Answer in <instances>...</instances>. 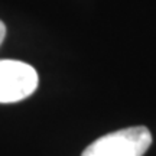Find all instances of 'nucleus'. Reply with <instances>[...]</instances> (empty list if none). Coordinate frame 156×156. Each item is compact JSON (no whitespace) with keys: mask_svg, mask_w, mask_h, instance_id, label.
Here are the masks:
<instances>
[{"mask_svg":"<svg viewBox=\"0 0 156 156\" xmlns=\"http://www.w3.org/2000/svg\"><path fill=\"white\" fill-rule=\"evenodd\" d=\"M152 145L145 126H134L104 134L85 147L81 156H143Z\"/></svg>","mask_w":156,"mask_h":156,"instance_id":"nucleus-1","label":"nucleus"},{"mask_svg":"<svg viewBox=\"0 0 156 156\" xmlns=\"http://www.w3.org/2000/svg\"><path fill=\"white\" fill-rule=\"evenodd\" d=\"M39 77L32 65L16 59H0V103H16L34 94Z\"/></svg>","mask_w":156,"mask_h":156,"instance_id":"nucleus-2","label":"nucleus"},{"mask_svg":"<svg viewBox=\"0 0 156 156\" xmlns=\"http://www.w3.org/2000/svg\"><path fill=\"white\" fill-rule=\"evenodd\" d=\"M5 36H6V26H5V23L0 20V45L3 44V41H5Z\"/></svg>","mask_w":156,"mask_h":156,"instance_id":"nucleus-3","label":"nucleus"}]
</instances>
